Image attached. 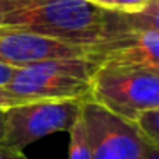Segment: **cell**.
<instances>
[{
  "label": "cell",
  "instance_id": "6da1fadb",
  "mask_svg": "<svg viewBox=\"0 0 159 159\" xmlns=\"http://www.w3.org/2000/svg\"><path fill=\"white\" fill-rule=\"evenodd\" d=\"M2 24L45 38L93 46L128 28L121 12H110L87 0H0Z\"/></svg>",
  "mask_w": 159,
  "mask_h": 159
},
{
  "label": "cell",
  "instance_id": "7a4b0ae2",
  "mask_svg": "<svg viewBox=\"0 0 159 159\" xmlns=\"http://www.w3.org/2000/svg\"><path fill=\"white\" fill-rule=\"evenodd\" d=\"M99 69L89 57L52 58L21 67L5 87L16 104L46 99H89L91 77Z\"/></svg>",
  "mask_w": 159,
  "mask_h": 159
},
{
  "label": "cell",
  "instance_id": "3957f363",
  "mask_svg": "<svg viewBox=\"0 0 159 159\" xmlns=\"http://www.w3.org/2000/svg\"><path fill=\"white\" fill-rule=\"evenodd\" d=\"M89 99L134 121L142 111L159 108V70L101 65L91 77Z\"/></svg>",
  "mask_w": 159,
  "mask_h": 159
},
{
  "label": "cell",
  "instance_id": "277c9868",
  "mask_svg": "<svg viewBox=\"0 0 159 159\" xmlns=\"http://www.w3.org/2000/svg\"><path fill=\"white\" fill-rule=\"evenodd\" d=\"M86 99H46L19 103L4 110L0 142L9 149L24 151L43 137L69 132L77 121Z\"/></svg>",
  "mask_w": 159,
  "mask_h": 159
},
{
  "label": "cell",
  "instance_id": "5b68a950",
  "mask_svg": "<svg viewBox=\"0 0 159 159\" xmlns=\"http://www.w3.org/2000/svg\"><path fill=\"white\" fill-rule=\"evenodd\" d=\"M80 116L93 159H142L145 139L132 121L91 99L82 103Z\"/></svg>",
  "mask_w": 159,
  "mask_h": 159
},
{
  "label": "cell",
  "instance_id": "8992f818",
  "mask_svg": "<svg viewBox=\"0 0 159 159\" xmlns=\"http://www.w3.org/2000/svg\"><path fill=\"white\" fill-rule=\"evenodd\" d=\"M98 65L159 70V29H125L91 46Z\"/></svg>",
  "mask_w": 159,
  "mask_h": 159
},
{
  "label": "cell",
  "instance_id": "52a82bcc",
  "mask_svg": "<svg viewBox=\"0 0 159 159\" xmlns=\"http://www.w3.org/2000/svg\"><path fill=\"white\" fill-rule=\"evenodd\" d=\"M91 46L72 45L58 39L45 38L34 33L0 26V63L14 69L52 58H75L89 57Z\"/></svg>",
  "mask_w": 159,
  "mask_h": 159
},
{
  "label": "cell",
  "instance_id": "ba28073f",
  "mask_svg": "<svg viewBox=\"0 0 159 159\" xmlns=\"http://www.w3.org/2000/svg\"><path fill=\"white\" fill-rule=\"evenodd\" d=\"M132 123L147 142L159 145V108L142 111Z\"/></svg>",
  "mask_w": 159,
  "mask_h": 159
},
{
  "label": "cell",
  "instance_id": "9c48e42d",
  "mask_svg": "<svg viewBox=\"0 0 159 159\" xmlns=\"http://www.w3.org/2000/svg\"><path fill=\"white\" fill-rule=\"evenodd\" d=\"M70 134V144H69V159H93L91 151L87 145L86 132H84L82 116L77 118V121L69 130Z\"/></svg>",
  "mask_w": 159,
  "mask_h": 159
},
{
  "label": "cell",
  "instance_id": "30bf717a",
  "mask_svg": "<svg viewBox=\"0 0 159 159\" xmlns=\"http://www.w3.org/2000/svg\"><path fill=\"white\" fill-rule=\"evenodd\" d=\"M93 5L110 12H121V14H135L147 9L154 0H87Z\"/></svg>",
  "mask_w": 159,
  "mask_h": 159
},
{
  "label": "cell",
  "instance_id": "8fae6325",
  "mask_svg": "<svg viewBox=\"0 0 159 159\" xmlns=\"http://www.w3.org/2000/svg\"><path fill=\"white\" fill-rule=\"evenodd\" d=\"M14 67L11 65H5V63H0V89H5V87L9 86V82L12 80V77H14L16 74Z\"/></svg>",
  "mask_w": 159,
  "mask_h": 159
},
{
  "label": "cell",
  "instance_id": "7c38bea8",
  "mask_svg": "<svg viewBox=\"0 0 159 159\" xmlns=\"http://www.w3.org/2000/svg\"><path fill=\"white\" fill-rule=\"evenodd\" d=\"M0 159H28L24 156L22 151H14V149L5 147L2 142H0Z\"/></svg>",
  "mask_w": 159,
  "mask_h": 159
},
{
  "label": "cell",
  "instance_id": "4fadbf2b",
  "mask_svg": "<svg viewBox=\"0 0 159 159\" xmlns=\"http://www.w3.org/2000/svg\"><path fill=\"white\" fill-rule=\"evenodd\" d=\"M142 159H159V145L145 140V149H144Z\"/></svg>",
  "mask_w": 159,
  "mask_h": 159
},
{
  "label": "cell",
  "instance_id": "5bb4252c",
  "mask_svg": "<svg viewBox=\"0 0 159 159\" xmlns=\"http://www.w3.org/2000/svg\"><path fill=\"white\" fill-rule=\"evenodd\" d=\"M12 104H16V103H14V99L7 94V91L0 89V110H5V108L12 106Z\"/></svg>",
  "mask_w": 159,
  "mask_h": 159
},
{
  "label": "cell",
  "instance_id": "9a60e30c",
  "mask_svg": "<svg viewBox=\"0 0 159 159\" xmlns=\"http://www.w3.org/2000/svg\"><path fill=\"white\" fill-rule=\"evenodd\" d=\"M4 134V110H0V139Z\"/></svg>",
  "mask_w": 159,
  "mask_h": 159
},
{
  "label": "cell",
  "instance_id": "2e32d148",
  "mask_svg": "<svg viewBox=\"0 0 159 159\" xmlns=\"http://www.w3.org/2000/svg\"><path fill=\"white\" fill-rule=\"evenodd\" d=\"M0 24H2V7H0Z\"/></svg>",
  "mask_w": 159,
  "mask_h": 159
}]
</instances>
